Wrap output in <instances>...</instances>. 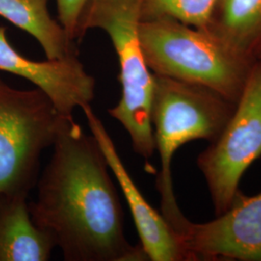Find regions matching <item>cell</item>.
I'll return each instance as SVG.
<instances>
[{
	"label": "cell",
	"mask_w": 261,
	"mask_h": 261,
	"mask_svg": "<svg viewBox=\"0 0 261 261\" xmlns=\"http://www.w3.org/2000/svg\"><path fill=\"white\" fill-rule=\"evenodd\" d=\"M184 239L195 260L261 261V193H240L214 220L191 222Z\"/></svg>",
	"instance_id": "52a82bcc"
},
{
	"label": "cell",
	"mask_w": 261,
	"mask_h": 261,
	"mask_svg": "<svg viewBox=\"0 0 261 261\" xmlns=\"http://www.w3.org/2000/svg\"><path fill=\"white\" fill-rule=\"evenodd\" d=\"M140 44L153 74L214 90L237 103L254 60L236 54L204 29L171 19L141 20Z\"/></svg>",
	"instance_id": "3957f363"
},
{
	"label": "cell",
	"mask_w": 261,
	"mask_h": 261,
	"mask_svg": "<svg viewBox=\"0 0 261 261\" xmlns=\"http://www.w3.org/2000/svg\"><path fill=\"white\" fill-rule=\"evenodd\" d=\"M39 88L19 90L0 79V198L28 196L43 151L68 119Z\"/></svg>",
	"instance_id": "277c9868"
},
{
	"label": "cell",
	"mask_w": 261,
	"mask_h": 261,
	"mask_svg": "<svg viewBox=\"0 0 261 261\" xmlns=\"http://www.w3.org/2000/svg\"><path fill=\"white\" fill-rule=\"evenodd\" d=\"M48 0H0V17L34 38L47 59L77 56V47L47 8Z\"/></svg>",
	"instance_id": "8fae6325"
},
{
	"label": "cell",
	"mask_w": 261,
	"mask_h": 261,
	"mask_svg": "<svg viewBox=\"0 0 261 261\" xmlns=\"http://www.w3.org/2000/svg\"><path fill=\"white\" fill-rule=\"evenodd\" d=\"M88 0H56L58 21L65 29L69 38L80 40L79 24L82 13Z\"/></svg>",
	"instance_id": "4fadbf2b"
},
{
	"label": "cell",
	"mask_w": 261,
	"mask_h": 261,
	"mask_svg": "<svg viewBox=\"0 0 261 261\" xmlns=\"http://www.w3.org/2000/svg\"><path fill=\"white\" fill-rule=\"evenodd\" d=\"M261 157V58L252 71L220 136L197 157L215 215L223 214L241 193L243 174Z\"/></svg>",
	"instance_id": "5b68a950"
},
{
	"label": "cell",
	"mask_w": 261,
	"mask_h": 261,
	"mask_svg": "<svg viewBox=\"0 0 261 261\" xmlns=\"http://www.w3.org/2000/svg\"><path fill=\"white\" fill-rule=\"evenodd\" d=\"M235 107L236 103L212 89L154 74L151 118L161 162L156 187L161 196V213L182 236L191 221L181 212L173 191V156L188 142L214 141Z\"/></svg>",
	"instance_id": "7a4b0ae2"
},
{
	"label": "cell",
	"mask_w": 261,
	"mask_h": 261,
	"mask_svg": "<svg viewBox=\"0 0 261 261\" xmlns=\"http://www.w3.org/2000/svg\"><path fill=\"white\" fill-rule=\"evenodd\" d=\"M202 29L236 54L260 59L261 0H216Z\"/></svg>",
	"instance_id": "30bf717a"
},
{
	"label": "cell",
	"mask_w": 261,
	"mask_h": 261,
	"mask_svg": "<svg viewBox=\"0 0 261 261\" xmlns=\"http://www.w3.org/2000/svg\"><path fill=\"white\" fill-rule=\"evenodd\" d=\"M0 71L34 84L65 116L71 117L76 108L90 105L95 96V79L85 71L77 56L31 60L10 44L4 27H0Z\"/></svg>",
	"instance_id": "ba28073f"
},
{
	"label": "cell",
	"mask_w": 261,
	"mask_h": 261,
	"mask_svg": "<svg viewBox=\"0 0 261 261\" xmlns=\"http://www.w3.org/2000/svg\"><path fill=\"white\" fill-rule=\"evenodd\" d=\"M89 129L107 159L130 208L140 246L152 261H195L184 237L168 223L161 212L150 205L130 177L103 122L93 112L91 105L83 109Z\"/></svg>",
	"instance_id": "8992f818"
},
{
	"label": "cell",
	"mask_w": 261,
	"mask_h": 261,
	"mask_svg": "<svg viewBox=\"0 0 261 261\" xmlns=\"http://www.w3.org/2000/svg\"><path fill=\"white\" fill-rule=\"evenodd\" d=\"M24 195L0 198V261H47L56 245L34 223Z\"/></svg>",
	"instance_id": "9c48e42d"
},
{
	"label": "cell",
	"mask_w": 261,
	"mask_h": 261,
	"mask_svg": "<svg viewBox=\"0 0 261 261\" xmlns=\"http://www.w3.org/2000/svg\"><path fill=\"white\" fill-rule=\"evenodd\" d=\"M29 204L67 261L148 260L124 232V212L110 167L93 135L68 119Z\"/></svg>",
	"instance_id": "6da1fadb"
},
{
	"label": "cell",
	"mask_w": 261,
	"mask_h": 261,
	"mask_svg": "<svg viewBox=\"0 0 261 261\" xmlns=\"http://www.w3.org/2000/svg\"><path fill=\"white\" fill-rule=\"evenodd\" d=\"M216 0H140L142 20L171 19L205 28Z\"/></svg>",
	"instance_id": "7c38bea8"
}]
</instances>
